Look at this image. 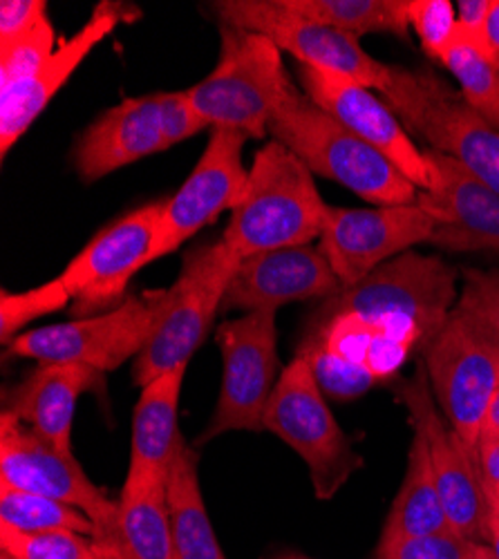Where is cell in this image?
<instances>
[{"instance_id": "8992f818", "label": "cell", "mask_w": 499, "mask_h": 559, "mask_svg": "<svg viewBox=\"0 0 499 559\" xmlns=\"http://www.w3.org/2000/svg\"><path fill=\"white\" fill-rule=\"evenodd\" d=\"M238 262L222 238L187 253L179 277L168 287V300L157 328L144 352L134 358V385L144 388L191 362L206 341L217 311H222L224 294Z\"/></svg>"}, {"instance_id": "b9f144b4", "label": "cell", "mask_w": 499, "mask_h": 559, "mask_svg": "<svg viewBox=\"0 0 499 559\" xmlns=\"http://www.w3.org/2000/svg\"><path fill=\"white\" fill-rule=\"evenodd\" d=\"M0 559H14V557H10L8 552H0Z\"/></svg>"}, {"instance_id": "74e56055", "label": "cell", "mask_w": 499, "mask_h": 559, "mask_svg": "<svg viewBox=\"0 0 499 559\" xmlns=\"http://www.w3.org/2000/svg\"><path fill=\"white\" fill-rule=\"evenodd\" d=\"M477 461H479L482 477L499 486V437L482 439L477 443Z\"/></svg>"}, {"instance_id": "e575fe53", "label": "cell", "mask_w": 499, "mask_h": 559, "mask_svg": "<svg viewBox=\"0 0 499 559\" xmlns=\"http://www.w3.org/2000/svg\"><path fill=\"white\" fill-rule=\"evenodd\" d=\"M455 309L475 320L479 328L499 341V269H464Z\"/></svg>"}, {"instance_id": "5b68a950", "label": "cell", "mask_w": 499, "mask_h": 559, "mask_svg": "<svg viewBox=\"0 0 499 559\" xmlns=\"http://www.w3.org/2000/svg\"><path fill=\"white\" fill-rule=\"evenodd\" d=\"M383 102L407 134L419 136L428 151L462 164L499 193V132L432 72L392 66L381 92Z\"/></svg>"}, {"instance_id": "ee69618b", "label": "cell", "mask_w": 499, "mask_h": 559, "mask_svg": "<svg viewBox=\"0 0 499 559\" xmlns=\"http://www.w3.org/2000/svg\"><path fill=\"white\" fill-rule=\"evenodd\" d=\"M486 559H495V557H492V550L486 555Z\"/></svg>"}, {"instance_id": "f1b7e54d", "label": "cell", "mask_w": 499, "mask_h": 559, "mask_svg": "<svg viewBox=\"0 0 499 559\" xmlns=\"http://www.w3.org/2000/svg\"><path fill=\"white\" fill-rule=\"evenodd\" d=\"M441 66L458 79L464 102L499 132V68L460 34H455Z\"/></svg>"}, {"instance_id": "30bf717a", "label": "cell", "mask_w": 499, "mask_h": 559, "mask_svg": "<svg viewBox=\"0 0 499 559\" xmlns=\"http://www.w3.org/2000/svg\"><path fill=\"white\" fill-rule=\"evenodd\" d=\"M215 343L222 354V388L198 445L224 432H264L262 416L278 383L276 311H253L222 322Z\"/></svg>"}, {"instance_id": "1f68e13d", "label": "cell", "mask_w": 499, "mask_h": 559, "mask_svg": "<svg viewBox=\"0 0 499 559\" xmlns=\"http://www.w3.org/2000/svg\"><path fill=\"white\" fill-rule=\"evenodd\" d=\"M57 48L55 25L45 19L12 48L0 50V95H10L32 83Z\"/></svg>"}, {"instance_id": "ffe728a7", "label": "cell", "mask_w": 499, "mask_h": 559, "mask_svg": "<svg viewBox=\"0 0 499 559\" xmlns=\"http://www.w3.org/2000/svg\"><path fill=\"white\" fill-rule=\"evenodd\" d=\"M138 19H142V10L138 5L104 0L74 36L59 43L57 52L43 66L32 83L10 92V95H0L3 97L0 99V148H3L0 153H3V157H8L19 139L50 106L59 90L70 81L90 52L121 23H134Z\"/></svg>"}, {"instance_id": "603a6c76", "label": "cell", "mask_w": 499, "mask_h": 559, "mask_svg": "<svg viewBox=\"0 0 499 559\" xmlns=\"http://www.w3.org/2000/svg\"><path fill=\"white\" fill-rule=\"evenodd\" d=\"M189 365L168 371L142 388L132 412V439L126 486L168 484L181 443L179 399Z\"/></svg>"}, {"instance_id": "60d3db41", "label": "cell", "mask_w": 499, "mask_h": 559, "mask_svg": "<svg viewBox=\"0 0 499 559\" xmlns=\"http://www.w3.org/2000/svg\"><path fill=\"white\" fill-rule=\"evenodd\" d=\"M492 437H499V390H497V394H495V399H492V403H490V407L486 412V418H484V424H482L477 443L482 439H492Z\"/></svg>"}, {"instance_id": "ac0fdd59", "label": "cell", "mask_w": 499, "mask_h": 559, "mask_svg": "<svg viewBox=\"0 0 499 559\" xmlns=\"http://www.w3.org/2000/svg\"><path fill=\"white\" fill-rule=\"evenodd\" d=\"M424 153L432 186L419 191L417 204L432 219L428 245L452 253H499V193L455 159Z\"/></svg>"}, {"instance_id": "4dcf8cb0", "label": "cell", "mask_w": 499, "mask_h": 559, "mask_svg": "<svg viewBox=\"0 0 499 559\" xmlns=\"http://www.w3.org/2000/svg\"><path fill=\"white\" fill-rule=\"evenodd\" d=\"M70 302L72 298L59 275L50 283L21 294L3 292L0 294V343L8 347L14 338L25 334L23 330L32 320L63 311Z\"/></svg>"}, {"instance_id": "d6a6232c", "label": "cell", "mask_w": 499, "mask_h": 559, "mask_svg": "<svg viewBox=\"0 0 499 559\" xmlns=\"http://www.w3.org/2000/svg\"><path fill=\"white\" fill-rule=\"evenodd\" d=\"M488 552V544L466 539L450 531L379 544L375 559H486Z\"/></svg>"}, {"instance_id": "4fadbf2b", "label": "cell", "mask_w": 499, "mask_h": 559, "mask_svg": "<svg viewBox=\"0 0 499 559\" xmlns=\"http://www.w3.org/2000/svg\"><path fill=\"white\" fill-rule=\"evenodd\" d=\"M164 202L134 209L90 240L61 271L74 318L106 313L121 305L132 275L148 264Z\"/></svg>"}, {"instance_id": "277c9868", "label": "cell", "mask_w": 499, "mask_h": 559, "mask_svg": "<svg viewBox=\"0 0 499 559\" xmlns=\"http://www.w3.org/2000/svg\"><path fill=\"white\" fill-rule=\"evenodd\" d=\"M222 52L211 74L187 95L209 128L269 136V123L294 87L283 52L262 34L219 25Z\"/></svg>"}, {"instance_id": "44dd1931", "label": "cell", "mask_w": 499, "mask_h": 559, "mask_svg": "<svg viewBox=\"0 0 499 559\" xmlns=\"http://www.w3.org/2000/svg\"><path fill=\"white\" fill-rule=\"evenodd\" d=\"M164 151L157 92L123 99L99 115L76 136L70 159L83 183H95L119 168Z\"/></svg>"}, {"instance_id": "9c48e42d", "label": "cell", "mask_w": 499, "mask_h": 559, "mask_svg": "<svg viewBox=\"0 0 499 559\" xmlns=\"http://www.w3.org/2000/svg\"><path fill=\"white\" fill-rule=\"evenodd\" d=\"M421 354L439 409L452 430L477 452L482 424L499 390V341L452 309Z\"/></svg>"}, {"instance_id": "e0dca14e", "label": "cell", "mask_w": 499, "mask_h": 559, "mask_svg": "<svg viewBox=\"0 0 499 559\" xmlns=\"http://www.w3.org/2000/svg\"><path fill=\"white\" fill-rule=\"evenodd\" d=\"M298 81L305 97L388 157L419 191L430 189L432 175L426 153L413 142L390 106L375 97L370 87L307 66H298Z\"/></svg>"}, {"instance_id": "ab89813d", "label": "cell", "mask_w": 499, "mask_h": 559, "mask_svg": "<svg viewBox=\"0 0 499 559\" xmlns=\"http://www.w3.org/2000/svg\"><path fill=\"white\" fill-rule=\"evenodd\" d=\"M488 48L492 50V55L499 59V0H492L490 12H488V21H486V29H484Z\"/></svg>"}, {"instance_id": "d4e9b609", "label": "cell", "mask_w": 499, "mask_h": 559, "mask_svg": "<svg viewBox=\"0 0 499 559\" xmlns=\"http://www.w3.org/2000/svg\"><path fill=\"white\" fill-rule=\"evenodd\" d=\"M413 432L415 435L411 450H407L405 477L390 506L379 544H392L407 537H424L452 531L432 475L426 439L421 437V432Z\"/></svg>"}, {"instance_id": "f35d334b", "label": "cell", "mask_w": 499, "mask_h": 559, "mask_svg": "<svg viewBox=\"0 0 499 559\" xmlns=\"http://www.w3.org/2000/svg\"><path fill=\"white\" fill-rule=\"evenodd\" d=\"M484 492L488 501V548L492 550V557L499 559V486L484 479Z\"/></svg>"}, {"instance_id": "5bb4252c", "label": "cell", "mask_w": 499, "mask_h": 559, "mask_svg": "<svg viewBox=\"0 0 499 559\" xmlns=\"http://www.w3.org/2000/svg\"><path fill=\"white\" fill-rule=\"evenodd\" d=\"M0 484L83 510L97 524V537L115 526L119 512V503L93 484L72 452L43 439L10 412L0 414Z\"/></svg>"}, {"instance_id": "836d02e7", "label": "cell", "mask_w": 499, "mask_h": 559, "mask_svg": "<svg viewBox=\"0 0 499 559\" xmlns=\"http://www.w3.org/2000/svg\"><path fill=\"white\" fill-rule=\"evenodd\" d=\"M407 23L419 36L424 52L441 63L458 34V8L450 0H411Z\"/></svg>"}, {"instance_id": "cb8c5ba5", "label": "cell", "mask_w": 499, "mask_h": 559, "mask_svg": "<svg viewBox=\"0 0 499 559\" xmlns=\"http://www.w3.org/2000/svg\"><path fill=\"white\" fill-rule=\"evenodd\" d=\"M115 526L95 537L106 559H173L168 484L121 486Z\"/></svg>"}, {"instance_id": "7402d4cb", "label": "cell", "mask_w": 499, "mask_h": 559, "mask_svg": "<svg viewBox=\"0 0 499 559\" xmlns=\"http://www.w3.org/2000/svg\"><path fill=\"white\" fill-rule=\"evenodd\" d=\"M102 371L81 365L38 362L14 388L5 390L3 412L48 439L57 448L72 452V424L81 394L104 385Z\"/></svg>"}, {"instance_id": "52a82bcc", "label": "cell", "mask_w": 499, "mask_h": 559, "mask_svg": "<svg viewBox=\"0 0 499 559\" xmlns=\"http://www.w3.org/2000/svg\"><path fill=\"white\" fill-rule=\"evenodd\" d=\"M262 424L307 463L319 499H332L363 468V456L338 426L305 358L296 356L283 369Z\"/></svg>"}, {"instance_id": "6da1fadb", "label": "cell", "mask_w": 499, "mask_h": 559, "mask_svg": "<svg viewBox=\"0 0 499 559\" xmlns=\"http://www.w3.org/2000/svg\"><path fill=\"white\" fill-rule=\"evenodd\" d=\"M435 336L413 316L323 300L302 324L296 356L311 365L328 399L354 401L392 381Z\"/></svg>"}, {"instance_id": "9a60e30c", "label": "cell", "mask_w": 499, "mask_h": 559, "mask_svg": "<svg viewBox=\"0 0 499 559\" xmlns=\"http://www.w3.org/2000/svg\"><path fill=\"white\" fill-rule=\"evenodd\" d=\"M247 139L236 130L211 128L209 144L193 173L162 206L148 264L166 258L215 222L219 213L236 206L249 175L242 162Z\"/></svg>"}, {"instance_id": "ba28073f", "label": "cell", "mask_w": 499, "mask_h": 559, "mask_svg": "<svg viewBox=\"0 0 499 559\" xmlns=\"http://www.w3.org/2000/svg\"><path fill=\"white\" fill-rule=\"evenodd\" d=\"M166 300L168 289L128 296L106 313L29 330L14 338L5 349L16 358L81 365L108 374L144 352Z\"/></svg>"}, {"instance_id": "7bdbcfd3", "label": "cell", "mask_w": 499, "mask_h": 559, "mask_svg": "<svg viewBox=\"0 0 499 559\" xmlns=\"http://www.w3.org/2000/svg\"><path fill=\"white\" fill-rule=\"evenodd\" d=\"M281 559H309V557H298V555H296V557H281Z\"/></svg>"}, {"instance_id": "4316f807", "label": "cell", "mask_w": 499, "mask_h": 559, "mask_svg": "<svg viewBox=\"0 0 499 559\" xmlns=\"http://www.w3.org/2000/svg\"><path fill=\"white\" fill-rule=\"evenodd\" d=\"M411 0H285V5L313 23L330 25L354 38L366 34H394L407 38Z\"/></svg>"}, {"instance_id": "484cf974", "label": "cell", "mask_w": 499, "mask_h": 559, "mask_svg": "<svg viewBox=\"0 0 499 559\" xmlns=\"http://www.w3.org/2000/svg\"><path fill=\"white\" fill-rule=\"evenodd\" d=\"M173 559H226L202 497L198 454L181 439L168 477Z\"/></svg>"}, {"instance_id": "8d00e7d4", "label": "cell", "mask_w": 499, "mask_h": 559, "mask_svg": "<svg viewBox=\"0 0 499 559\" xmlns=\"http://www.w3.org/2000/svg\"><path fill=\"white\" fill-rule=\"evenodd\" d=\"M48 19L45 0H3L0 3V50H8Z\"/></svg>"}, {"instance_id": "3957f363", "label": "cell", "mask_w": 499, "mask_h": 559, "mask_svg": "<svg viewBox=\"0 0 499 559\" xmlns=\"http://www.w3.org/2000/svg\"><path fill=\"white\" fill-rule=\"evenodd\" d=\"M269 136L311 173L328 177L377 206L417 204L419 189L388 157L332 115L300 95L296 85L269 123Z\"/></svg>"}, {"instance_id": "f546056e", "label": "cell", "mask_w": 499, "mask_h": 559, "mask_svg": "<svg viewBox=\"0 0 499 559\" xmlns=\"http://www.w3.org/2000/svg\"><path fill=\"white\" fill-rule=\"evenodd\" d=\"M0 552L14 559H106L99 542L81 533H21L0 524Z\"/></svg>"}, {"instance_id": "d6986e66", "label": "cell", "mask_w": 499, "mask_h": 559, "mask_svg": "<svg viewBox=\"0 0 499 559\" xmlns=\"http://www.w3.org/2000/svg\"><path fill=\"white\" fill-rule=\"evenodd\" d=\"M343 289L319 245L266 251L238 262L222 311H278L298 300H325Z\"/></svg>"}, {"instance_id": "7c38bea8", "label": "cell", "mask_w": 499, "mask_h": 559, "mask_svg": "<svg viewBox=\"0 0 499 559\" xmlns=\"http://www.w3.org/2000/svg\"><path fill=\"white\" fill-rule=\"evenodd\" d=\"M411 416L413 430L421 432L432 463V475L450 520L458 535L486 544L488 539V501L477 452L452 430L439 409L426 367L419 362L415 374L396 390Z\"/></svg>"}, {"instance_id": "2e32d148", "label": "cell", "mask_w": 499, "mask_h": 559, "mask_svg": "<svg viewBox=\"0 0 499 559\" xmlns=\"http://www.w3.org/2000/svg\"><path fill=\"white\" fill-rule=\"evenodd\" d=\"M432 219L419 204L341 209L330 206L319 247L343 287L368 277L381 264L428 245Z\"/></svg>"}, {"instance_id": "83f0119b", "label": "cell", "mask_w": 499, "mask_h": 559, "mask_svg": "<svg viewBox=\"0 0 499 559\" xmlns=\"http://www.w3.org/2000/svg\"><path fill=\"white\" fill-rule=\"evenodd\" d=\"M0 524L21 533H81L97 537V524L63 501L0 484Z\"/></svg>"}, {"instance_id": "8fae6325", "label": "cell", "mask_w": 499, "mask_h": 559, "mask_svg": "<svg viewBox=\"0 0 499 559\" xmlns=\"http://www.w3.org/2000/svg\"><path fill=\"white\" fill-rule=\"evenodd\" d=\"M211 8L219 25L266 36L298 66L325 70L379 92L390 83L392 66L370 57L358 38L294 14L285 0H219Z\"/></svg>"}, {"instance_id": "d590c367", "label": "cell", "mask_w": 499, "mask_h": 559, "mask_svg": "<svg viewBox=\"0 0 499 559\" xmlns=\"http://www.w3.org/2000/svg\"><path fill=\"white\" fill-rule=\"evenodd\" d=\"M159 121L166 151L175 144L187 142V139L200 134L202 130H211L206 121L193 108L187 90L185 92H159Z\"/></svg>"}, {"instance_id": "7a4b0ae2", "label": "cell", "mask_w": 499, "mask_h": 559, "mask_svg": "<svg viewBox=\"0 0 499 559\" xmlns=\"http://www.w3.org/2000/svg\"><path fill=\"white\" fill-rule=\"evenodd\" d=\"M328 211L330 204L316 189L313 173L292 151L269 139L253 155L222 242L238 260L305 247L321 240Z\"/></svg>"}]
</instances>
